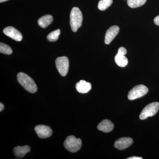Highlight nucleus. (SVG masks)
Wrapping results in <instances>:
<instances>
[{
	"mask_svg": "<svg viewBox=\"0 0 159 159\" xmlns=\"http://www.w3.org/2000/svg\"><path fill=\"white\" fill-rule=\"evenodd\" d=\"M113 0H100L98 3V8L101 11H104L111 6Z\"/></svg>",
	"mask_w": 159,
	"mask_h": 159,
	"instance_id": "17",
	"label": "nucleus"
},
{
	"mask_svg": "<svg viewBox=\"0 0 159 159\" xmlns=\"http://www.w3.org/2000/svg\"><path fill=\"white\" fill-rule=\"evenodd\" d=\"M115 61L118 66L121 67H124L127 65L128 61L125 55H119L117 54L115 57Z\"/></svg>",
	"mask_w": 159,
	"mask_h": 159,
	"instance_id": "15",
	"label": "nucleus"
},
{
	"mask_svg": "<svg viewBox=\"0 0 159 159\" xmlns=\"http://www.w3.org/2000/svg\"><path fill=\"white\" fill-rule=\"evenodd\" d=\"M133 140L129 137H124L118 139L115 143V147L120 150H123L130 147L133 143Z\"/></svg>",
	"mask_w": 159,
	"mask_h": 159,
	"instance_id": "9",
	"label": "nucleus"
},
{
	"mask_svg": "<svg viewBox=\"0 0 159 159\" xmlns=\"http://www.w3.org/2000/svg\"><path fill=\"white\" fill-rule=\"evenodd\" d=\"M4 106L2 102L0 103V111H2L4 110Z\"/></svg>",
	"mask_w": 159,
	"mask_h": 159,
	"instance_id": "23",
	"label": "nucleus"
},
{
	"mask_svg": "<svg viewBox=\"0 0 159 159\" xmlns=\"http://www.w3.org/2000/svg\"><path fill=\"white\" fill-rule=\"evenodd\" d=\"M147 0H127V4L131 8H137L144 5Z\"/></svg>",
	"mask_w": 159,
	"mask_h": 159,
	"instance_id": "16",
	"label": "nucleus"
},
{
	"mask_svg": "<svg viewBox=\"0 0 159 159\" xmlns=\"http://www.w3.org/2000/svg\"><path fill=\"white\" fill-rule=\"evenodd\" d=\"M154 22L157 25L159 26V15L157 16L154 19Z\"/></svg>",
	"mask_w": 159,
	"mask_h": 159,
	"instance_id": "21",
	"label": "nucleus"
},
{
	"mask_svg": "<svg viewBox=\"0 0 159 159\" xmlns=\"http://www.w3.org/2000/svg\"><path fill=\"white\" fill-rule=\"evenodd\" d=\"M57 70L62 77H65L68 72L69 61L67 57L63 56L57 57L55 61Z\"/></svg>",
	"mask_w": 159,
	"mask_h": 159,
	"instance_id": "6",
	"label": "nucleus"
},
{
	"mask_svg": "<svg viewBox=\"0 0 159 159\" xmlns=\"http://www.w3.org/2000/svg\"><path fill=\"white\" fill-rule=\"evenodd\" d=\"M31 151V148L29 145L23 146H18L13 148V152L18 158L24 157L28 152Z\"/></svg>",
	"mask_w": 159,
	"mask_h": 159,
	"instance_id": "13",
	"label": "nucleus"
},
{
	"mask_svg": "<svg viewBox=\"0 0 159 159\" xmlns=\"http://www.w3.org/2000/svg\"><path fill=\"white\" fill-rule=\"evenodd\" d=\"M114 127L113 123L108 119L102 120L97 126L98 130L104 133L110 132L113 129Z\"/></svg>",
	"mask_w": 159,
	"mask_h": 159,
	"instance_id": "12",
	"label": "nucleus"
},
{
	"mask_svg": "<svg viewBox=\"0 0 159 159\" xmlns=\"http://www.w3.org/2000/svg\"><path fill=\"white\" fill-rule=\"evenodd\" d=\"M53 21V16L50 15H46L40 18L38 20L39 25L41 28L45 29L51 25Z\"/></svg>",
	"mask_w": 159,
	"mask_h": 159,
	"instance_id": "14",
	"label": "nucleus"
},
{
	"mask_svg": "<svg viewBox=\"0 0 159 159\" xmlns=\"http://www.w3.org/2000/svg\"><path fill=\"white\" fill-rule=\"evenodd\" d=\"M127 159H142L143 158L141 157H130L127 158Z\"/></svg>",
	"mask_w": 159,
	"mask_h": 159,
	"instance_id": "22",
	"label": "nucleus"
},
{
	"mask_svg": "<svg viewBox=\"0 0 159 159\" xmlns=\"http://www.w3.org/2000/svg\"><path fill=\"white\" fill-rule=\"evenodd\" d=\"M17 80L24 89L31 93L37 92L38 88L34 80L27 74L20 72L17 74Z\"/></svg>",
	"mask_w": 159,
	"mask_h": 159,
	"instance_id": "1",
	"label": "nucleus"
},
{
	"mask_svg": "<svg viewBox=\"0 0 159 159\" xmlns=\"http://www.w3.org/2000/svg\"><path fill=\"white\" fill-rule=\"evenodd\" d=\"M159 110V102H153L145 107L140 114L139 118L141 120H144L148 117L153 116Z\"/></svg>",
	"mask_w": 159,
	"mask_h": 159,
	"instance_id": "4",
	"label": "nucleus"
},
{
	"mask_svg": "<svg viewBox=\"0 0 159 159\" xmlns=\"http://www.w3.org/2000/svg\"><path fill=\"white\" fill-rule=\"evenodd\" d=\"M119 32V26L114 25L111 26L107 31L105 36L104 42L106 44H110Z\"/></svg>",
	"mask_w": 159,
	"mask_h": 159,
	"instance_id": "10",
	"label": "nucleus"
},
{
	"mask_svg": "<svg viewBox=\"0 0 159 159\" xmlns=\"http://www.w3.org/2000/svg\"><path fill=\"white\" fill-rule=\"evenodd\" d=\"M7 1H9V0H0V2H6Z\"/></svg>",
	"mask_w": 159,
	"mask_h": 159,
	"instance_id": "24",
	"label": "nucleus"
},
{
	"mask_svg": "<svg viewBox=\"0 0 159 159\" xmlns=\"http://www.w3.org/2000/svg\"><path fill=\"white\" fill-rule=\"evenodd\" d=\"M148 91V88L143 84L136 86L129 92L128 99L133 100L141 98L146 95Z\"/></svg>",
	"mask_w": 159,
	"mask_h": 159,
	"instance_id": "5",
	"label": "nucleus"
},
{
	"mask_svg": "<svg viewBox=\"0 0 159 159\" xmlns=\"http://www.w3.org/2000/svg\"><path fill=\"white\" fill-rule=\"evenodd\" d=\"M76 88L77 92L80 93H86L91 90L92 84L90 83L87 82L85 80H80L76 84Z\"/></svg>",
	"mask_w": 159,
	"mask_h": 159,
	"instance_id": "11",
	"label": "nucleus"
},
{
	"mask_svg": "<svg viewBox=\"0 0 159 159\" xmlns=\"http://www.w3.org/2000/svg\"><path fill=\"white\" fill-rule=\"evenodd\" d=\"M83 15L78 7H74L70 14V25L72 31L76 32L82 25Z\"/></svg>",
	"mask_w": 159,
	"mask_h": 159,
	"instance_id": "2",
	"label": "nucleus"
},
{
	"mask_svg": "<svg viewBox=\"0 0 159 159\" xmlns=\"http://www.w3.org/2000/svg\"><path fill=\"white\" fill-rule=\"evenodd\" d=\"M0 52L2 54L10 55L12 54V50L8 45L4 43H0Z\"/></svg>",
	"mask_w": 159,
	"mask_h": 159,
	"instance_id": "19",
	"label": "nucleus"
},
{
	"mask_svg": "<svg viewBox=\"0 0 159 159\" xmlns=\"http://www.w3.org/2000/svg\"><path fill=\"white\" fill-rule=\"evenodd\" d=\"M34 130L39 137L41 139L49 138L53 133L51 127L46 125H38L34 128Z\"/></svg>",
	"mask_w": 159,
	"mask_h": 159,
	"instance_id": "7",
	"label": "nucleus"
},
{
	"mask_svg": "<svg viewBox=\"0 0 159 159\" xmlns=\"http://www.w3.org/2000/svg\"><path fill=\"white\" fill-rule=\"evenodd\" d=\"M126 53H127V51H126V49L123 48V47H121L118 50L117 54H119V55H125V54H126Z\"/></svg>",
	"mask_w": 159,
	"mask_h": 159,
	"instance_id": "20",
	"label": "nucleus"
},
{
	"mask_svg": "<svg viewBox=\"0 0 159 159\" xmlns=\"http://www.w3.org/2000/svg\"><path fill=\"white\" fill-rule=\"evenodd\" d=\"M61 31L60 29H58L53 31H52L51 33H49L48 35L47 36V39L50 42L56 41L58 39L60 34Z\"/></svg>",
	"mask_w": 159,
	"mask_h": 159,
	"instance_id": "18",
	"label": "nucleus"
},
{
	"mask_svg": "<svg viewBox=\"0 0 159 159\" xmlns=\"http://www.w3.org/2000/svg\"><path fill=\"white\" fill-rule=\"evenodd\" d=\"M65 148L71 152H76L80 149L82 145L81 139H77L73 135L67 137L64 142Z\"/></svg>",
	"mask_w": 159,
	"mask_h": 159,
	"instance_id": "3",
	"label": "nucleus"
},
{
	"mask_svg": "<svg viewBox=\"0 0 159 159\" xmlns=\"http://www.w3.org/2000/svg\"><path fill=\"white\" fill-rule=\"evenodd\" d=\"M3 32L7 36L16 41H21L22 39V34L14 27L11 26L6 27L3 29Z\"/></svg>",
	"mask_w": 159,
	"mask_h": 159,
	"instance_id": "8",
	"label": "nucleus"
}]
</instances>
